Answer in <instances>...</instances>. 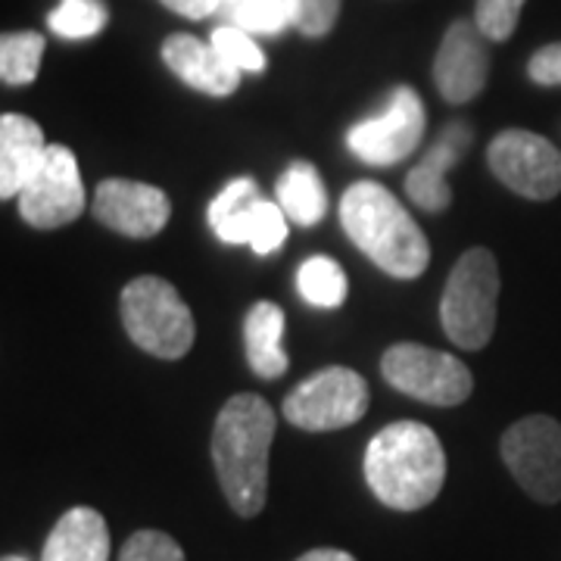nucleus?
<instances>
[{
	"label": "nucleus",
	"instance_id": "nucleus-14",
	"mask_svg": "<svg viewBox=\"0 0 561 561\" xmlns=\"http://www.w3.org/2000/svg\"><path fill=\"white\" fill-rule=\"evenodd\" d=\"M490 79V57L483 47L481 28L474 22L459 20L446 28L434 60V81L446 103L474 101Z\"/></svg>",
	"mask_w": 561,
	"mask_h": 561
},
{
	"label": "nucleus",
	"instance_id": "nucleus-21",
	"mask_svg": "<svg viewBox=\"0 0 561 561\" xmlns=\"http://www.w3.org/2000/svg\"><path fill=\"white\" fill-rule=\"evenodd\" d=\"M297 290L309 306L316 309H337L346 300V275L334 260L312 256L297 272Z\"/></svg>",
	"mask_w": 561,
	"mask_h": 561
},
{
	"label": "nucleus",
	"instance_id": "nucleus-6",
	"mask_svg": "<svg viewBox=\"0 0 561 561\" xmlns=\"http://www.w3.org/2000/svg\"><path fill=\"white\" fill-rule=\"evenodd\" d=\"M381 371L390 387L412 400L427 405H461L474 390V378L468 365L449 353L421 346V343H397L383 353Z\"/></svg>",
	"mask_w": 561,
	"mask_h": 561
},
{
	"label": "nucleus",
	"instance_id": "nucleus-25",
	"mask_svg": "<svg viewBox=\"0 0 561 561\" xmlns=\"http://www.w3.org/2000/svg\"><path fill=\"white\" fill-rule=\"evenodd\" d=\"M209 44L241 72H265V54L260 50V44L253 41L250 32H243L238 25H219Z\"/></svg>",
	"mask_w": 561,
	"mask_h": 561
},
{
	"label": "nucleus",
	"instance_id": "nucleus-24",
	"mask_svg": "<svg viewBox=\"0 0 561 561\" xmlns=\"http://www.w3.org/2000/svg\"><path fill=\"white\" fill-rule=\"evenodd\" d=\"M228 16L250 35H278L294 25V0H238Z\"/></svg>",
	"mask_w": 561,
	"mask_h": 561
},
{
	"label": "nucleus",
	"instance_id": "nucleus-2",
	"mask_svg": "<svg viewBox=\"0 0 561 561\" xmlns=\"http://www.w3.org/2000/svg\"><path fill=\"white\" fill-rule=\"evenodd\" d=\"M371 493L393 512H419L440 496L446 453L421 421H397L378 431L362 461Z\"/></svg>",
	"mask_w": 561,
	"mask_h": 561
},
{
	"label": "nucleus",
	"instance_id": "nucleus-28",
	"mask_svg": "<svg viewBox=\"0 0 561 561\" xmlns=\"http://www.w3.org/2000/svg\"><path fill=\"white\" fill-rule=\"evenodd\" d=\"M341 16V0H294V28L306 38H324Z\"/></svg>",
	"mask_w": 561,
	"mask_h": 561
},
{
	"label": "nucleus",
	"instance_id": "nucleus-4",
	"mask_svg": "<svg viewBox=\"0 0 561 561\" xmlns=\"http://www.w3.org/2000/svg\"><path fill=\"white\" fill-rule=\"evenodd\" d=\"M500 306V265L483 247L468 250L449 272L440 300L446 337L461 350H483L496 331Z\"/></svg>",
	"mask_w": 561,
	"mask_h": 561
},
{
	"label": "nucleus",
	"instance_id": "nucleus-31",
	"mask_svg": "<svg viewBox=\"0 0 561 561\" xmlns=\"http://www.w3.org/2000/svg\"><path fill=\"white\" fill-rule=\"evenodd\" d=\"M297 561H356L350 552L343 549H309L306 556H300Z\"/></svg>",
	"mask_w": 561,
	"mask_h": 561
},
{
	"label": "nucleus",
	"instance_id": "nucleus-7",
	"mask_svg": "<svg viewBox=\"0 0 561 561\" xmlns=\"http://www.w3.org/2000/svg\"><path fill=\"white\" fill-rule=\"evenodd\" d=\"M368 412V383L353 368H321L284 397V419L300 431L324 434L356 424Z\"/></svg>",
	"mask_w": 561,
	"mask_h": 561
},
{
	"label": "nucleus",
	"instance_id": "nucleus-9",
	"mask_svg": "<svg viewBox=\"0 0 561 561\" xmlns=\"http://www.w3.org/2000/svg\"><path fill=\"white\" fill-rule=\"evenodd\" d=\"M490 172L518 197L552 201L561 194V150L542 135L508 128L486 147Z\"/></svg>",
	"mask_w": 561,
	"mask_h": 561
},
{
	"label": "nucleus",
	"instance_id": "nucleus-32",
	"mask_svg": "<svg viewBox=\"0 0 561 561\" xmlns=\"http://www.w3.org/2000/svg\"><path fill=\"white\" fill-rule=\"evenodd\" d=\"M3 561H28L25 556H3Z\"/></svg>",
	"mask_w": 561,
	"mask_h": 561
},
{
	"label": "nucleus",
	"instance_id": "nucleus-11",
	"mask_svg": "<svg viewBox=\"0 0 561 561\" xmlns=\"http://www.w3.org/2000/svg\"><path fill=\"white\" fill-rule=\"evenodd\" d=\"M424 128H427L424 103L412 88L400 84L378 116L359 122L346 131V147L353 157H359L368 165H397L405 157H412V150L424 138Z\"/></svg>",
	"mask_w": 561,
	"mask_h": 561
},
{
	"label": "nucleus",
	"instance_id": "nucleus-1",
	"mask_svg": "<svg viewBox=\"0 0 561 561\" xmlns=\"http://www.w3.org/2000/svg\"><path fill=\"white\" fill-rule=\"evenodd\" d=\"M275 412L256 393H238L221 405L213 427V465L228 505L241 518H256L268 500V449Z\"/></svg>",
	"mask_w": 561,
	"mask_h": 561
},
{
	"label": "nucleus",
	"instance_id": "nucleus-23",
	"mask_svg": "<svg viewBox=\"0 0 561 561\" xmlns=\"http://www.w3.org/2000/svg\"><path fill=\"white\" fill-rule=\"evenodd\" d=\"M106 20H110V13L101 0H60V7L47 16V25L60 38L81 41L101 35L106 28Z\"/></svg>",
	"mask_w": 561,
	"mask_h": 561
},
{
	"label": "nucleus",
	"instance_id": "nucleus-10",
	"mask_svg": "<svg viewBox=\"0 0 561 561\" xmlns=\"http://www.w3.org/2000/svg\"><path fill=\"white\" fill-rule=\"evenodd\" d=\"M209 225L219 241L247 243L260 256H272L287 241V216L280 203L260 197L253 179H234L209 203Z\"/></svg>",
	"mask_w": 561,
	"mask_h": 561
},
{
	"label": "nucleus",
	"instance_id": "nucleus-19",
	"mask_svg": "<svg viewBox=\"0 0 561 561\" xmlns=\"http://www.w3.org/2000/svg\"><path fill=\"white\" fill-rule=\"evenodd\" d=\"M284 337V312L275 302L262 300L256 306H250L247 319H243V350H247V362L250 368L265 378L275 381L287 371V353L280 346Z\"/></svg>",
	"mask_w": 561,
	"mask_h": 561
},
{
	"label": "nucleus",
	"instance_id": "nucleus-12",
	"mask_svg": "<svg viewBox=\"0 0 561 561\" xmlns=\"http://www.w3.org/2000/svg\"><path fill=\"white\" fill-rule=\"evenodd\" d=\"M16 201L22 219L41 231L62 228L79 219L84 213V187L76 153L62 144H50L38 175L22 187Z\"/></svg>",
	"mask_w": 561,
	"mask_h": 561
},
{
	"label": "nucleus",
	"instance_id": "nucleus-13",
	"mask_svg": "<svg viewBox=\"0 0 561 561\" xmlns=\"http://www.w3.org/2000/svg\"><path fill=\"white\" fill-rule=\"evenodd\" d=\"M91 209H94V219L103 221L106 228L135 241L157 238L172 216V203L160 187L128 179L101 181Z\"/></svg>",
	"mask_w": 561,
	"mask_h": 561
},
{
	"label": "nucleus",
	"instance_id": "nucleus-27",
	"mask_svg": "<svg viewBox=\"0 0 561 561\" xmlns=\"http://www.w3.org/2000/svg\"><path fill=\"white\" fill-rule=\"evenodd\" d=\"M119 561H184V552L162 530H138L122 546Z\"/></svg>",
	"mask_w": 561,
	"mask_h": 561
},
{
	"label": "nucleus",
	"instance_id": "nucleus-15",
	"mask_svg": "<svg viewBox=\"0 0 561 561\" xmlns=\"http://www.w3.org/2000/svg\"><path fill=\"white\" fill-rule=\"evenodd\" d=\"M471 147V128L465 122H449L437 144L421 157V162L405 175V194L424 213H446L453 206L449 169H456Z\"/></svg>",
	"mask_w": 561,
	"mask_h": 561
},
{
	"label": "nucleus",
	"instance_id": "nucleus-3",
	"mask_svg": "<svg viewBox=\"0 0 561 561\" xmlns=\"http://www.w3.org/2000/svg\"><path fill=\"white\" fill-rule=\"evenodd\" d=\"M341 225L346 238L390 278H419L431 262V243L419 221L378 181H356L346 187Z\"/></svg>",
	"mask_w": 561,
	"mask_h": 561
},
{
	"label": "nucleus",
	"instance_id": "nucleus-5",
	"mask_svg": "<svg viewBox=\"0 0 561 561\" xmlns=\"http://www.w3.org/2000/svg\"><path fill=\"white\" fill-rule=\"evenodd\" d=\"M119 312L131 343L157 359L175 362L194 346V316L169 280L153 275L128 280L122 290Z\"/></svg>",
	"mask_w": 561,
	"mask_h": 561
},
{
	"label": "nucleus",
	"instance_id": "nucleus-8",
	"mask_svg": "<svg viewBox=\"0 0 561 561\" xmlns=\"http://www.w3.org/2000/svg\"><path fill=\"white\" fill-rule=\"evenodd\" d=\"M502 461L530 500L561 502V424L549 415H527L502 434Z\"/></svg>",
	"mask_w": 561,
	"mask_h": 561
},
{
	"label": "nucleus",
	"instance_id": "nucleus-26",
	"mask_svg": "<svg viewBox=\"0 0 561 561\" xmlns=\"http://www.w3.org/2000/svg\"><path fill=\"white\" fill-rule=\"evenodd\" d=\"M527 0H478L474 7V25L481 28L483 38L508 41L518 28L522 10Z\"/></svg>",
	"mask_w": 561,
	"mask_h": 561
},
{
	"label": "nucleus",
	"instance_id": "nucleus-16",
	"mask_svg": "<svg viewBox=\"0 0 561 561\" xmlns=\"http://www.w3.org/2000/svg\"><path fill=\"white\" fill-rule=\"evenodd\" d=\"M162 60L187 88L228 98L241 84V69L221 57L219 50L194 35H172L162 44Z\"/></svg>",
	"mask_w": 561,
	"mask_h": 561
},
{
	"label": "nucleus",
	"instance_id": "nucleus-29",
	"mask_svg": "<svg viewBox=\"0 0 561 561\" xmlns=\"http://www.w3.org/2000/svg\"><path fill=\"white\" fill-rule=\"evenodd\" d=\"M527 76L542 84V88H559L561 84V41L540 47L530 62H527Z\"/></svg>",
	"mask_w": 561,
	"mask_h": 561
},
{
	"label": "nucleus",
	"instance_id": "nucleus-17",
	"mask_svg": "<svg viewBox=\"0 0 561 561\" xmlns=\"http://www.w3.org/2000/svg\"><path fill=\"white\" fill-rule=\"evenodd\" d=\"M44 131L35 119L20 113L0 116V197L13 201L20 197L22 187L38 175V169L47 160Z\"/></svg>",
	"mask_w": 561,
	"mask_h": 561
},
{
	"label": "nucleus",
	"instance_id": "nucleus-18",
	"mask_svg": "<svg viewBox=\"0 0 561 561\" xmlns=\"http://www.w3.org/2000/svg\"><path fill=\"white\" fill-rule=\"evenodd\" d=\"M41 561H110V530L98 508H69L54 524Z\"/></svg>",
	"mask_w": 561,
	"mask_h": 561
},
{
	"label": "nucleus",
	"instance_id": "nucleus-30",
	"mask_svg": "<svg viewBox=\"0 0 561 561\" xmlns=\"http://www.w3.org/2000/svg\"><path fill=\"white\" fill-rule=\"evenodd\" d=\"M169 10H175L179 16H187V20H206L213 13H221V10H231L238 0H162Z\"/></svg>",
	"mask_w": 561,
	"mask_h": 561
},
{
	"label": "nucleus",
	"instance_id": "nucleus-22",
	"mask_svg": "<svg viewBox=\"0 0 561 561\" xmlns=\"http://www.w3.org/2000/svg\"><path fill=\"white\" fill-rule=\"evenodd\" d=\"M44 38L38 32H13L0 38V79L3 84H32L38 79Z\"/></svg>",
	"mask_w": 561,
	"mask_h": 561
},
{
	"label": "nucleus",
	"instance_id": "nucleus-20",
	"mask_svg": "<svg viewBox=\"0 0 561 561\" xmlns=\"http://www.w3.org/2000/svg\"><path fill=\"white\" fill-rule=\"evenodd\" d=\"M278 203L284 216L294 225H302V228L319 225L328 213V191H324L319 169L312 162L287 165V172L278 179Z\"/></svg>",
	"mask_w": 561,
	"mask_h": 561
}]
</instances>
